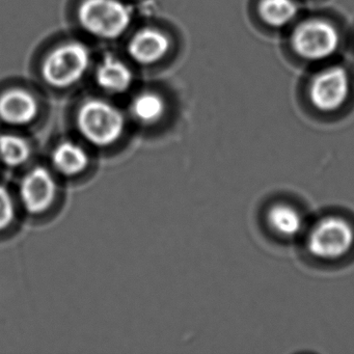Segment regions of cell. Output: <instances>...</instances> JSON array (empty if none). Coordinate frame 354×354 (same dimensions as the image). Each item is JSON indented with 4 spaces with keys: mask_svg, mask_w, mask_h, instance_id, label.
<instances>
[{
    "mask_svg": "<svg viewBox=\"0 0 354 354\" xmlns=\"http://www.w3.org/2000/svg\"><path fill=\"white\" fill-rule=\"evenodd\" d=\"M343 40L337 22L320 14L301 16L288 30L290 53L300 63L316 67L335 61Z\"/></svg>",
    "mask_w": 354,
    "mask_h": 354,
    "instance_id": "obj_1",
    "label": "cell"
},
{
    "mask_svg": "<svg viewBox=\"0 0 354 354\" xmlns=\"http://www.w3.org/2000/svg\"><path fill=\"white\" fill-rule=\"evenodd\" d=\"M353 96L351 72L342 64L331 62L319 66L308 78L306 97L315 111L321 113H337Z\"/></svg>",
    "mask_w": 354,
    "mask_h": 354,
    "instance_id": "obj_2",
    "label": "cell"
},
{
    "mask_svg": "<svg viewBox=\"0 0 354 354\" xmlns=\"http://www.w3.org/2000/svg\"><path fill=\"white\" fill-rule=\"evenodd\" d=\"M125 124L122 111L103 99L84 101L76 115L78 131L88 142L98 147L111 146L118 142Z\"/></svg>",
    "mask_w": 354,
    "mask_h": 354,
    "instance_id": "obj_3",
    "label": "cell"
},
{
    "mask_svg": "<svg viewBox=\"0 0 354 354\" xmlns=\"http://www.w3.org/2000/svg\"><path fill=\"white\" fill-rule=\"evenodd\" d=\"M130 8L121 0H84L78 8V21L88 34L115 40L131 24Z\"/></svg>",
    "mask_w": 354,
    "mask_h": 354,
    "instance_id": "obj_4",
    "label": "cell"
},
{
    "mask_svg": "<svg viewBox=\"0 0 354 354\" xmlns=\"http://www.w3.org/2000/svg\"><path fill=\"white\" fill-rule=\"evenodd\" d=\"M90 65L91 53L86 45L78 41H69L47 55L41 73L49 86L66 88L80 82Z\"/></svg>",
    "mask_w": 354,
    "mask_h": 354,
    "instance_id": "obj_5",
    "label": "cell"
},
{
    "mask_svg": "<svg viewBox=\"0 0 354 354\" xmlns=\"http://www.w3.org/2000/svg\"><path fill=\"white\" fill-rule=\"evenodd\" d=\"M354 241L351 225L339 217H327L317 223L308 237V250L325 260L339 258L349 252Z\"/></svg>",
    "mask_w": 354,
    "mask_h": 354,
    "instance_id": "obj_6",
    "label": "cell"
},
{
    "mask_svg": "<svg viewBox=\"0 0 354 354\" xmlns=\"http://www.w3.org/2000/svg\"><path fill=\"white\" fill-rule=\"evenodd\" d=\"M57 183L48 169L37 167L24 176L20 185V198L28 212L40 214L53 204Z\"/></svg>",
    "mask_w": 354,
    "mask_h": 354,
    "instance_id": "obj_7",
    "label": "cell"
},
{
    "mask_svg": "<svg viewBox=\"0 0 354 354\" xmlns=\"http://www.w3.org/2000/svg\"><path fill=\"white\" fill-rule=\"evenodd\" d=\"M171 49L169 37L157 28H142L128 43L130 57L140 65H153L160 62Z\"/></svg>",
    "mask_w": 354,
    "mask_h": 354,
    "instance_id": "obj_8",
    "label": "cell"
},
{
    "mask_svg": "<svg viewBox=\"0 0 354 354\" xmlns=\"http://www.w3.org/2000/svg\"><path fill=\"white\" fill-rule=\"evenodd\" d=\"M254 13L267 30L283 32L301 17V7L297 0H257Z\"/></svg>",
    "mask_w": 354,
    "mask_h": 354,
    "instance_id": "obj_9",
    "label": "cell"
},
{
    "mask_svg": "<svg viewBox=\"0 0 354 354\" xmlns=\"http://www.w3.org/2000/svg\"><path fill=\"white\" fill-rule=\"evenodd\" d=\"M38 111V102L28 91L14 88L0 96V120L9 125H28L36 119Z\"/></svg>",
    "mask_w": 354,
    "mask_h": 354,
    "instance_id": "obj_10",
    "label": "cell"
},
{
    "mask_svg": "<svg viewBox=\"0 0 354 354\" xmlns=\"http://www.w3.org/2000/svg\"><path fill=\"white\" fill-rule=\"evenodd\" d=\"M97 84L109 94H123L133 82V74L125 62L115 55H106L96 71Z\"/></svg>",
    "mask_w": 354,
    "mask_h": 354,
    "instance_id": "obj_11",
    "label": "cell"
},
{
    "mask_svg": "<svg viewBox=\"0 0 354 354\" xmlns=\"http://www.w3.org/2000/svg\"><path fill=\"white\" fill-rule=\"evenodd\" d=\"M51 158L55 169L67 177L80 175L88 165V153L73 142L59 144L53 151Z\"/></svg>",
    "mask_w": 354,
    "mask_h": 354,
    "instance_id": "obj_12",
    "label": "cell"
},
{
    "mask_svg": "<svg viewBox=\"0 0 354 354\" xmlns=\"http://www.w3.org/2000/svg\"><path fill=\"white\" fill-rule=\"evenodd\" d=\"M131 115L142 124H154L165 115V102L154 92L138 94L131 103Z\"/></svg>",
    "mask_w": 354,
    "mask_h": 354,
    "instance_id": "obj_13",
    "label": "cell"
},
{
    "mask_svg": "<svg viewBox=\"0 0 354 354\" xmlns=\"http://www.w3.org/2000/svg\"><path fill=\"white\" fill-rule=\"evenodd\" d=\"M268 221L275 232L286 237L297 235L304 225L299 212L287 205H277L270 209Z\"/></svg>",
    "mask_w": 354,
    "mask_h": 354,
    "instance_id": "obj_14",
    "label": "cell"
},
{
    "mask_svg": "<svg viewBox=\"0 0 354 354\" xmlns=\"http://www.w3.org/2000/svg\"><path fill=\"white\" fill-rule=\"evenodd\" d=\"M30 157V146L26 138L15 134L0 136V160L11 167H20Z\"/></svg>",
    "mask_w": 354,
    "mask_h": 354,
    "instance_id": "obj_15",
    "label": "cell"
},
{
    "mask_svg": "<svg viewBox=\"0 0 354 354\" xmlns=\"http://www.w3.org/2000/svg\"><path fill=\"white\" fill-rule=\"evenodd\" d=\"M15 207L11 194L5 186L0 185V231L7 229L13 223Z\"/></svg>",
    "mask_w": 354,
    "mask_h": 354,
    "instance_id": "obj_16",
    "label": "cell"
}]
</instances>
